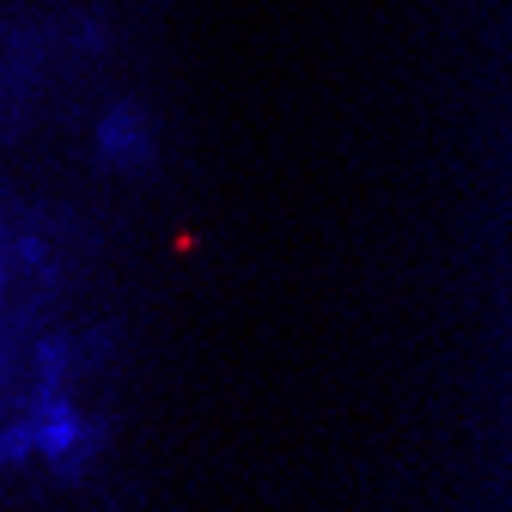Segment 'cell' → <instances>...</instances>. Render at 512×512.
<instances>
[{
    "label": "cell",
    "mask_w": 512,
    "mask_h": 512,
    "mask_svg": "<svg viewBox=\"0 0 512 512\" xmlns=\"http://www.w3.org/2000/svg\"><path fill=\"white\" fill-rule=\"evenodd\" d=\"M98 153H104L110 165H122V171H147V165H153V122H147V110L116 104V110L98 122Z\"/></svg>",
    "instance_id": "6da1fadb"
},
{
    "label": "cell",
    "mask_w": 512,
    "mask_h": 512,
    "mask_svg": "<svg viewBox=\"0 0 512 512\" xmlns=\"http://www.w3.org/2000/svg\"><path fill=\"white\" fill-rule=\"evenodd\" d=\"M37 452V427L31 421H13L7 433H0V464H19V458H31Z\"/></svg>",
    "instance_id": "7a4b0ae2"
},
{
    "label": "cell",
    "mask_w": 512,
    "mask_h": 512,
    "mask_svg": "<svg viewBox=\"0 0 512 512\" xmlns=\"http://www.w3.org/2000/svg\"><path fill=\"white\" fill-rule=\"evenodd\" d=\"M0 299H7V269H0Z\"/></svg>",
    "instance_id": "3957f363"
}]
</instances>
